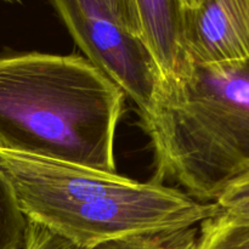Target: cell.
I'll return each mask as SVG.
<instances>
[{"instance_id": "obj_13", "label": "cell", "mask_w": 249, "mask_h": 249, "mask_svg": "<svg viewBox=\"0 0 249 249\" xmlns=\"http://www.w3.org/2000/svg\"><path fill=\"white\" fill-rule=\"evenodd\" d=\"M202 0H184L185 6L187 9H194V7H197L199 4H201Z\"/></svg>"}, {"instance_id": "obj_3", "label": "cell", "mask_w": 249, "mask_h": 249, "mask_svg": "<svg viewBox=\"0 0 249 249\" xmlns=\"http://www.w3.org/2000/svg\"><path fill=\"white\" fill-rule=\"evenodd\" d=\"M142 125L155 152V181L175 180L215 202L249 167V58L191 65L164 82Z\"/></svg>"}, {"instance_id": "obj_11", "label": "cell", "mask_w": 249, "mask_h": 249, "mask_svg": "<svg viewBox=\"0 0 249 249\" xmlns=\"http://www.w3.org/2000/svg\"><path fill=\"white\" fill-rule=\"evenodd\" d=\"M233 36L249 53V0H221Z\"/></svg>"}, {"instance_id": "obj_12", "label": "cell", "mask_w": 249, "mask_h": 249, "mask_svg": "<svg viewBox=\"0 0 249 249\" xmlns=\"http://www.w3.org/2000/svg\"><path fill=\"white\" fill-rule=\"evenodd\" d=\"M100 1L129 33L142 39L135 0H100Z\"/></svg>"}, {"instance_id": "obj_4", "label": "cell", "mask_w": 249, "mask_h": 249, "mask_svg": "<svg viewBox=\"0 0 249 249\" xmlns=\"http://www.w3.org/2000/svg\"><path fill=\"white\" fill-rule=\"evenodd\" d=\"M88 60L151 113L162 89V72L142 39L129 33L100 0H50Z\"/></svg>"}, {"instance_id": "obj_6", "label": "cell", "mask_w": 249, "mask_h": 249, "mask_svg": "<svg viewBox=\"0 0 249 249\" xmlns=\"http://www.w3.org/2000/svg\"><path fill=\"white\" fill-rule=\"evenodd\" d=\"M195 249H249V221L218 213L201 224Z\"/></svg>"}, {"instance_id": "obj_7", "label": "cell", "mask_w": 249, "mask_h": 249, "mask_svg": "<svg viewBox=\"0 0 249 249\" xmlns=\"http://www.w3.org/2000/svg\"><path fill=\"white\" fill-rule=\"evenodd\" d=\"M28 220L11 186L0 173V249H23Z\"/></svg>"}, {"instance_id": "obj_5", "label": "cell", "mask_w": 249, "mask_h": 249, "mask_svg": "<svg viewBox=\"0 0 249 249\" xmlns=\"http://www.w3.org/2000/svg\"><path fill=\"white\" fill-rule=\"evenodd\" d=\"M135 1L142 40L157 62L164 82L184 77L191 67L185 49L184 0Z\"/></svg>"}, {"instance_id": "obj_10", "label": "cell", "mask_w": 249, "mask_h": 249, "mask_svg": "<svg viewBox=\"0 0 249 249\" xmlns=\"http://www.w3.org/2000/svg\"><path fill=\"white\" fill-rule=\"evenodd\" d=\"M28 220V219H27ZM23 249H88L79 247L46 226L28 220L26 233V245Z\"/></svg>"}, {"instance_id": "obj_2", "label": "cell", "mask_w": 249, "mask_h": 249, "mask_svg": "<svg viewBox=\"0 0 249 249\" xmlns=\"http://www.w3.org/2000/svg\"><path fill=\"white\" fill-rule=\"evenodd\" d=\"M0 173L22 213L74 245L194 228L218 213L213 202L157 181L0 148Z\"/></svg>"}, {"instance_id": "obj_14", "label": "cell", "mask_w": 249, "mask_h": 249, "mask_svg": "<svg viewBox=\"0 0 249 249\" xmlns=\"http://www.w3.org/2000/svg\"><path fill=\"white\" fill-rule=\"evenodd\" d=\"M2 1H6V2H21V0H2Z\"/></svg>"}, {"instance_id": "obj_9", "label": "cell", "mask_w": 249, "mask_h": 249, "mask_svg": "<svg viewBox=\"0 0 249 249\" xmlns=\"http://www.w3.org/2000/svg\"><path fill=\"white\" fill-rule=\"evenodd\" d=\"M214 203L220 213L249 221V167L229 184Z\"/></svg>"}, {"instance_id": "obj_8", "label": "cell", "mask_w": 249, "mask_h": 249, "mask_svg": "<svg viewBox=\"0 0 249 249\" xmlns=\"http://www.w3.org/2000/svg\"><path fill=\"white\" fill-rule=\"evenodd\" d=\"M197 237V229L190 228L109 241L90 249H195Z\"/></svg>"}, {"instance_id": "obj_1", "label": "cell", "mask_w": 249, "mask_h": 249, "mask_svg": "<svg viewBox=\"0 0 249 249\" xmlns=\"http://www.w3.org/2000/svg\"><path fill=\"white\" fill-rule=\"evenodd\" d=\"M125 94L88 58L0 57V148L117 173L114 140Z\"/></svg>"}]
</instances>
